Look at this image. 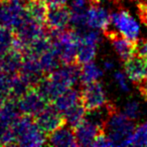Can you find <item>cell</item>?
<instances>
[{"mask_svg": "<svg viewBox=\"0 0 147 147\" xmlns=\"http://www.w3.org/2000/svg\"><path fill=\"white\" fill-rule=\"evenodd\" d=\"M124 114L131 120L138 118L140 114V105L137 101H129L124 107Z\"/></svg>", "mask_w": 147, "mask_h": 147, "instance_id": "cell-21", "label": "cell"}, {"mask_svg": "<svg viewBox=\"0 0 147 147\" xmlns=\"http://www.w3.org/2000/svg\"><path fill=\"white\" fill-rule=\"evenodd\" d=\"M87 24L93 29H105L111 24V13L99 5H90L87 11Z\"/></svg>", "mask_w": 147, "mask_h": 147, "instance_id": "cell-12", "label": "cell"}, {"mask_svg": "<svg viewBox=\"0 0 147 147\" xmlns=\"http://www.w3.org/2000/svg\"><path fill=\"white\" fill-rule=\"evenodd\" d=\"M134 1H136L137 4L138 3H147V0H134Z\"/></svg>", "mask_w": 147, "mask_h": 147, "instance_id": "cell-31", "label": "cell"}, {"mask_svg": "<svg viewBox=\"0 0 147 147\" xmlns=\"http://www.w3.org/2000/svg\"><path fill=\"white\" fill-rule=\"evenodd\" d=\"M136 126L133 120L121 113L117 106L112 103L111 111L106 123L104 131L107 133L115 145H122L125 140L134 133Z\"/></svg>", "mask_w": 147, "mask_h": 147, "instance_id": "cell-2", "label": "cell"}, {"mask_svg": "<svg viewBox=\"0 0 147 147\" xmlns=\"http://www.w3.org/2000/svg\"><path fill=\"white\" fill-rule=\"evenodd\" d=\"M136 86H137V88H138L139 92H140L141 96L147 101V78L144 79L142 82L136 84Z\"/></svg>", "mask_w": 147, "mask_h": 147, "instance_id": "cell-27", "label": "cell"}, {"mask_svg": "<svg viewBox=\"0 0 147 147\" xmlns=\"http://www.w3.org/2000/svg\"><path fill=\"white\" fill-rule=\"evenodd\" d=\"M45 2L47 3L49 7H59V6H63L67 5V0H45Z\"/></svg>", "mask_w": 147, "mask_h": 147, "instance_id": "cell-28", "label": "cell"}, {"mask_svg": "<svg viewBox=\"0 0 147 147\" xmlns=\"http://www.w3.org/2000/svg\"><path fill=\"white\" fill-rule=\"evenodd\" d=\"M81 98V88L77 89L76 87H71L67 89L65 92L59 95L53 102V106L61 112H65L69 108L80 102Z\"/></svg>", "mask_w": 147, "mask_h": 147, "instance_id": "cell-14", "label": "cell"}, {"mask_svg": "<svg viewBox=\"0 0 147 147\" xmlns=\"http://www.w3.org/2000/svg\"><path fill=\"white\" fill-rule=\"evenodd\" d=\"M81 98L80 101L87 111L100 108L106 104L107 98L104 88L101 82L89 83L86 85H81Z\"/></svg>", "mask_w": 147, "mask_h": 147, "instance_id": "cell-5", "label": "cell"}, {"mask_svg": "<svg viewBox=\"0 0 147 147\" xmlns=\"http://www.w3.org/2000/svg\"><path fill=\"white\" fill-rule=\"evenodd\" d=\"M111 23L118 29V31L130 40L135 41L138 38L140 27L127 9L121 8L111 13Z\"/></svg>", "mask_w": 147, "mask_h": 147, "instance_id": "cell-4", "label": "cell"}, {"mask_svg": "<svg viewBox=\"0 0 147 147\" xmlns=\"http://www.w3.org/2000/svg\"><path fill=\"white\" fill-rule=\"evenodd\" d=\"M86 111H87L86 108L83 106L81 101L77 103V104H75L74 106H71L65 112H63L65 120H67V124L75 129L85 119V117H86Z\"/></svg>", "mask_w": 147, "mask_h": 147, "instance_id": "cell-16", "label": "cell"}, {"mask_svg": "<svg viewBox=\"0 0 147 147\" xmlns=\"http://www.w3.org/2000/svg\"><path fill=\"white\" fill-rule=\"evenodd\" d=\"M47 145L51 146H79L76 133L73 127L67 124L59 127L47 137Z\"/></svg>", "mask_w": 147, "mask_h": 147, "instance_id": "cell-10", "label": "cell"}, {"mask_svg": "<svg viewBox=\"0 0 147 147\" xmlns=\"http://www.w3.org/2000/svg\"><path fill=\"white\" fill-rule=\"evenodd\" d=\"M92 146H98V147H102V146H115L114 142L111 140L110 137L107 135L106 132H101L100 134L97 135L96 139L93 142Z\"/></svg>", "mask_w": 147, "mask_h": 147, "instance_id": "cell-24", "label": "cell"}, {"mask_svg": "<svg viewBox=\"0 0 147 147\" xmlns=\"http://www.w3.org/2000/svg\"><path fill=\"white\" fill-rule=\"evenodd\" d=\"M97 45H98L96 43L84 39L82 35V39L78 49V63L80 65L90 63L95 59L97 53Z\"/></svg>", "mask_w": 147, "mask_h": 147, "instance_id": "cell-17", "label": "cell"}, {"mask_svg": "<svg viewBox=\"0 0 147 147\" xmlns=\"http://www.w3.org/2000/svg\"><path fill=\"white\" fill-rule=\"evenodd\" d=\"M24 59L22 51L12 49L0 57V69L8 76L19 73Z\"/></svg>", "mask_w": 147, "mask_h": 147, "instance_id": "cell-11", "label": "cell"}, {"mask_svg": "<svg viewBox=\"0 0 147 147\" xmlns=\"http://www.w3.org/2000/svg\"><path fill=\"white\" fill-rule=\"evenodd\" d=\"M34 122L41 132L47 135V137L59 127L67 124L65 114L57 110L53 103L49 104L39 114L34 116Z\"/></svg>", "mask_w": 147, "mask_h": 147, "instance_id": "cell-3", "label": "cell"}, {"mask_svg": "<svg viewBox=\"0 0 147 147\" xmlns=\"http://www.w3.org/2000/svg\"><path fill=\"white\" fill-rule=\"evenodd\" d=\"M15 31L12 28L0 23V57L13 49Z\"/></svg>", "mask_w": 147, "mask_h": 147, "instance_id": "cell-18", "label": "cell"}, {"mask_svg": "<svg viewBox=\"0 0 147 147\" xmlns=\"http://www.w3.org/2000/svg\"><path fill=\"white\" fill-rule=\"evenodd\" d=\"M71 8L67 5L59 7H51L47 12V26L49 31H59L69 28L71 24Z\"/></svg>", "mask_w": 147, "mask_h": 147, "instance_id": "cell-8", "label": "cell"}, {"mask_svg": "<svg viewBox=\"0 0 147 147\" xmlns=\"http://www.w3.org/2000/svg\"><path fill=\"white\" fill-rule=\"evenodd\" d=\"M123 146H147V121L136 126L134 133L123 142Z\"/></svg>", "mask_w": 147, "mask_h": 147, "instance_id": "cell-20", "label": "cell"}, {"mask_svg": "<svg viewBox=\"0 0 147 147\" xmlns=\"http://www.w3.org/2000/svg\"><path fill=\"white\" fill-rule=\"evenodd\" d=\"M101 132H105L102 127L86 118L75 128L79 146H92L97 135L100 134Z\"/></svg>", "mask_w": 147, "mask_h": 147, "instance_id": "cell-9", "label": "cell"}, {"mask_svg": "<svg viewBox=\"0 0 147 147\" xmlns=\"http://www.w3.org/2000/svg\"><path fill=\"white\" fill-rule=\"evenodd\" d=\"M88 5H90L89 0H71V10L87 11Z\"/></svg>", "mask_w": 147, "mask_h": 147, "instance_id": "cell-26", "label": "cell"}, {"mask_svg": "<svg viewBox=\"0 0 147 147\" xmlns=\"http://www.w3.org/2000/svg\"><path fill=\"white\" fill-rule=\"evenodd\" d=\"M113 67H114V63L111 61H104V67L106 69H112Z\"/></svg>", "mask_w": 147, "mask_h": 147, "instance_id": "cell-29", "label": "cell"}, {"mask_svg": "<svg viewBox=\"0 0 147 147\" xmlns=\"http://www.w3.org/2000/svg\"><path fill=\"white\" fill-rule=\"evenodd\" d=\"M124 69L127 77L134 83L135 85L142 82L147 78L145 59L133 55L126 61H124Z\"/></svg>", "mask_w": 147, "mask_h": 147, "instance_id": "cell-13", "label": "cell"}, {"mask_svg": "<svg viewBox=\"0 0 147 147\" xmlns=\"http://www.w3.org/2000/svg\"><path fill=\"white\" fill-rule=\"evenodd\" d=\"M145 65H146V71H147V59H145Z\"/></svg>", "mask_w": 147, "mask_h": 147, "instance_id": "cell-32", "label": "cell"}, {"mask_svg": "<svg viewBox=\"0 0 147 147\" xmlns=\"http://www.w3.org/2000/svg\"><path fill=\"white\" fill-rule=\"evenodd\" d=\"M103 33L113 45L116 53L122 61H126L134 55V41L130 40L121 34L119 31L110 29L109 27L103 29Z\"/></svg>", "mask_w": 147, "mask_h": 147, "instance_id": "cell-7", "label": "cell"}, {"mask_svg": "<svg viewBox=\"0 0 147 147\" xmlns=\"http://www.w3.org/2000/svg\"><path fill=\"white\" fill-rule=\"evenodd\" d=\"M17 104L22 114L34 117L45 110L49 103L39 94L35 87H30L27 92L17 100Z\"/></svg>", "mask_w": 147, "mask_h": 147, "instance_id": "cell-6", "label": "cell"}, {"mask_svg": "<svg viewBox=\"0 0 147 147\" xmlns=\"http://www.w3.org/2000/svg\"><path fill=\"white\" fill-rule=\"evenodd\" d=\"M39 63H40L41 69H42L45 75H49V74L53 73V71L59 69V63H61L59 55L53 49V47L47 51L39 57Z\"/></svg>", "mask_w": 147, "mask_h": 147, "instance_id": "cell-15", "label": "cell"}, {"mask_svg": "<svg viewBox=\"0 0 147 147\" xmlns=\"http://www.w3.org/2000/svg\"><path fill=\"white\" fill-rule=\"evenodd\" d=\"M126 73H123V71H116L114 74V78H115V81L117 82L118 86L120 87V89L123 91V92H129V86H128V83H127V80H126Z\"/></svg>", "mask_w": 147, "mask_h": 147, "instance_id": "cell-25", "label": "cell"}, {"mask_svg": "<svg viewBox=\"0 0 147 147\" xmlns=\"http://www.w3.org/2000/svg\"><path fill=\"white\" fill-rule=\"evenodd\" d=\"M14 146H41L47 145V135L41 132L34 122V117L21 114L11 125Z\"/></svg>", "mask_w": 147, "mask_h": 147, "instance_id": "cell-1", "label": "cell"}, {"mask_svg": "<svg viewBox=\"0 0 147 147\" xmlns=\"http://www.w3.org/2000/svg\"><path fill=\"white\" fill-rule=\"evenodd\" d=\"M103 73L93 61L87 63L83 65L81 69V77H80V84L86 85L89 83L98 81L102 77Z\"/></svg>", "mask_w": 147, "mask_h": 147, "instance_id": "cell-19", "label": "cell"}, {"mask_svg": "<svg viewBox=\"0 0 147 147\" xmlns=\"http://www.w3.org/2000/svg\"><path fill=\"white\" fill-rule=\"evenodd\" d=\"M90 1V5H100L102 0H89Z\"/></svg>", "mask_w": 147, "mask_h": 147, "instance_id": "cell-30", "label": "cell"}, {"mask_svg": "<svg viewBox=\"0 0 147 147\" xmlns=\"http://www.w3.org/2000/svg\"><path fill=\"white\" fill-rule=\"evenodd\" d=\"M134 55L147 59V39L137 38L134 41Z\"/></svg>", "mask_w": 147, "mask_h": 147, "instance_id": "cell-22", "label": "cell"}, {"mask_svg": "<svg viewBox=\"0 0 147 147\" xmlns=\"http://www.w3.org/2000/svg\"><path fill=\"white\" fill-rule=\"evenodd\" d=\"M9 97V76L0 69V99H7Z\"/></svg>", "mask_w": 147, "mask_h": 147, "instance_id": "cell-23", "label": "cell"}]
</instances>
